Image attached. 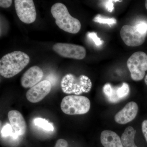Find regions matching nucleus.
Instances as JSON below:
<instances>
[{
	"label": "nucleus",
	"instance_id": "nucleus-1",
	"mask_svg": "<svg viewBox=\"0 0 147 147\" xmlns=\"http://www.w3.org/2000/svg\"><path fill=\"white\" fill-rule=\"evenodd\" d=\"M30 58L24 52L16 51L3 56L0 60V74L10 78L20 73L29 63Z\"/></svg>",
	"mask_w": 147,
	"mask_h": 147
},
{
	"label": "nucleus",
	"instance_id": "nucleus-2",
	"mask_svg": "<svg viewBox=\"0 0 147 147\" xmlns=\"http://www.w3.org/2000/svg\"><path fill=\"white\" fill-rule=\"evenodd\" d=\"M51 13L55 18V22L59 28L69 33H77L81 28V24L78 19L69 14L66 6L60 3L53 5Z\"/></svg>",
	"mask_w": 147,
	"mask_h": 147
},
{
	"label": "nucleus",
	"instance_id": "nucleus-3",
	"mask_svg": "<svg viewBox=\"0 0 147 147\" xmlns=\"http://www.w3.org/2000/svg\"><path fill=\"white\" fill-rule=\"evenodd\" d=\"M61 87L65 93L79 95L83 93L89 92L91 89L92 83L89 77L85 75L77 77L68 74L62 79Z\"/></svg>",
	"mask_w": 147,
	"mask_h": 147
},
{
	"label": "nucleus",
	"instance_id": "nucleus-4",
	"mask_svg": "<svg viewBox=\"0 0 147 147\" xmlns=\"http://www.w3.org/2000/svg\"><path fill=\"white\" fill-rule=\"evenodd\" d=\"M61 108L63 113L67 115H84L89 111L90 102L85 96L69 95L62 99Z\"/></svg>",
	"mask_w": 147,
	"mask_h": 147
},
{
	"label": "nucleus",
	"instance_id": "nucleus-5",
	"mask_svg": "<svg viewBox=\"0 0 147 147\" xmlns=\"http://www.w3.org/2000/svg\"><path fill=\"white\" fill-rule=\"evenodd\" d=\"M127 65L131 79L135 81H141L147 70V55L141 51L136 52L129 58Z\"/></svg>",
	"mask_w": 147,
	"mask_h": 147
},
{
	"label": "nucleus",
	"instance_id": "nucleus-6",
	"mask_svg": "<svg viewBox=\"0 0 147 147\" xmlns=\"http://www.w3.org/2000/svg\"><path fill=\"white\" fill-rule=\"evenodd\" d=\"M15 9L17 16L23 23L30 24L36 18V11L32 0H15Z\"/></svg>",
	"mask_w": 147,
	"mask_h": 147
},
{
	"label": "nucleus",
	"instance_id": "nucleus-7",
	"mask_svg": "<svg viewBox=\"0 0 147 147\" xmlns=\"http://www.w3.org/2000/svg\"><path fill=\"white\" fill-rule=\"evenodd\" d=\"M53 49L61 57L76 59H83L86 54V51L84 47L70 43H56L53 45Z\"/></svg>",
	"mask_w": 147,
	"mask_h": 147
},
{
	"label": "nucleus",
	"instance_id": "nucleus-8",
	"mask_svg": "<svg viewBox=\"0 0 147 147\" xmlns=\"http://www.w3.org/2000/svg\"><path fill=\"white\" fill-rule=\"evenodd\" d=\"M120 36L127 45L136 47L144 43L146 34L139 31L134 26L126 25L123 26L121 29Z\"/></svg>",
	"mask_w": 147,
	"mask_h": 147
},
{
	"label": "nucleus",
	"instance_id": "nucleus-9",
	"mask_svg": "<svg viewBox=\"0 0 147 147\" xmlns=\"http://www.w3.org/2000/svg\"><path fill=\"white\" fill-rule=\"evenodd\" d=\"M51 89L52 85L49 81H41L27 91V99L32 103L39 102L49 94Z\"/></svg>",
	"mask_w": 147,
	"mask_h": 147
},
{
	"label": "nucleus",
	"instance_id": "nucleus-10",
	"mask_svg": "<svg viewBox=\"0 0 147 147\" xmlns=\"http://www.w3.org/2000/svg\"><path fill=\"white\" fill-rule=\"evenodd\" d=\"M43 74V71L39 67L37 66L32 67L21 77V86L26 88L34 86L41 81Z\"/></svg>",
	"mask_w": 147,
	"mask_h": 147
},
{
	"label": "nucleus",
	"instance_id": "nucleus-11",
	"mask_svg": "<svg viewBox=\"0 0 147 147\" xmlns=\"http://www.w3.org/2000/svg\"><path fill=\"white\" fill-rule=\"evenodd\" d=\"M138 112V106L136 102L131 101L128 102L123 109L115 116V121L117 123L125 124L134 119Z\"/></svg>",
	"mask_w": 147,
	"mask_h": 147
},
{
	"label": "nucleus",
	"instance_id": "nucleus-12",
	"mask_svg": "<svg viewBox=\"0 0 147 147\" xmlns=\"http://www.w3.org/2000/svg\"><path fill=\"white\" fill-rule=\"evenodd\" d=\"M8 118L15 133L18 136L24 135L26 131L27 125L22 114L17 110H10L8 113Z\"/></svg>",
	"mask_w": 147,
	"mask_h": 147
},
{
	"label": "nucleus",
	"instance_id": "nucleus-13",
	"mask_svg": "<svg viewBox=\"0 0 147 147\" xmlns=\"http://www.w3.org/2000/svg\"><path fill=\"white\" fill-rule=\"evenodd\" d=\"M100 139L101 144L104 147H123L121 140L118 135L111 130L102 131Z\"/></svg>",
	"mask_w": 147,
	"mask_h": 147
},
{
	"label": "nucleus",
	"instance_id": "nucleus-14",
	"mask_svg": "<svg viewBox=\"0 0 147 147\" xmlns=\"http://www.w3.org/2000/svg\"><path fill=\"white\" fill-rule=\"evenodd\" d=\"M136 131L133 127H127L121 137L123 147H138L134 143V137Z\"/></svg>",
	"mask_w": 147,
	"mask_h": 147
},
{
	"label": "nucleus",
	"instance_id": "nucleus-15",
	"mask_svg": "<svg viewBox=\"0 0 147 147\" xmlns=\"http://www.w3.org/2000/svg\"><path fill=\"white\" fill-rule=\"evenodd\" d=\"M103 92L110 102H116L119 101L116 95L115 89L110 84L105 85L103 88Z\"/></svg>",
	"mask_w": 147,
	"mask_h": 147
},
{
	"label": "nucleus",
	"instance_id": "nucleus-16",
	"mask_svg": "<svg viewBox=\"0 0 147 147\" xmlns=\"http://www.w3.org/2000/svg\"><path fill=\"white\" fill-rule=\"evenodd\" d=\"M34 123L35 125L40 127L46 131H53L54 129L53 125L45 119L40 118L35 119L34 120Z\"/></svg>",
	"mask_w": 147,
	"mask_h": 147
},
{
	"label": "nucleus",
	"instance_id": "nucleus-17",
	"mask_svg": "<svg viewBox=\"0 0 147 147\" xmlns=\"http://www.w3.org/2000/svg\"><path fill=\"white\" fill-rule=\"evenodd\" d=\"M116 95L119 100L128 95L129 92V87L127 83H124L121 86L115 89Z\"/></svg>",
	"mask_w": 147,
	"mask_h": 147
},
{
	"label": "nucleus",
	"instance_id": "nucleus-18",
	"mask_svg": "<svg viewBox=\"0 0 147 147\" xmlns=\"http://www.w3.org/2000/svg\"><path fill=\"white\" fill-rule=\"evenodd\" d=\"M93 21L99 24H108L109 26L117 23V20L115 18H104L99 14L94 17L93 19Z\"/></svg>",
	"mask_w": 147,
	"mask_h": 147
},
{
	"label": "nucleus",
	"instance_id": "nucleus-19",
	"mask_svg": "<svg viewBox=\"0 0 147 147\" xmlns=\"http://www.w3.org/2000/svg\"><path fill=\"white\" fill-rule=\"evenodd\" d=\"M88 36L90 38H91L94 42H95L96 45L97 46H99L102 45V40H100V38L97 36V35L94 32H89L88 34Z\"/></svg>",
	"mask_w": 147,
	"mask_h": 147
},
{
	"label": "nucleus",
	"instance_id": "nucleus-20",
	"mask_svg": "<svg viewBox=\"0 0 147 147\" xmlns=\"http://www.w3.org/2000/svg\"><path fill=\"white\" fill-rule=\"evenodd\" d=\"M136 28L143 33L147 34V24L144 22H140L134 25Z\"/></svg>",
	"mask_w": 147,
	"mask_h": 147
},
{
	"label": "nucleus",
	"instance_id": "nucleus-21",
	"mask_svg": "<svg viewBox=\"0 0 147 147\" xmlns=\"http://www.w3.org/2000/svg\"><path fill=\"white\" fill-rule=\"evenodd\" d=\"M122 1H104V6L108 11L112 12L114 10V7L113 2H121Z\"/></svg>",
	"mask_w": 147,
	"mask_h": 147
},
{
	"label": "nucleus",
	"instance_id": "nucleus-22",
	"mask_svg": "<svg viewBox=\"0 0 147 147\" xmlns=\"http://www.w3.org/2000/svg\"><path fill=\"white\" fill-rule=\"evenodd\" d=\"M12 130L11 128V126L9 125L5 126L4 128H3L2 131V134L4 137H7L8 135H11L12 134Z\"/></svg>",
	"mask_w": 147,
	"mask_h": 147
},
{
	"label": "nucleus",
	"instance_id": "nucleus-23",
	"mask_svg": "<svg viewBox=\"0 0 147 147\" xmlns=\"http://www.w3.org/2000/svg\"><path fill=\"white\" fill-rule=\"evenodd\" d=\"M12 2V0H1L0 6L3 8H8L11 5Z\"/></svg>",
	"mask_w": 147,
	"mask_h": 147
},
{
	"label": "nucleus",
	"instance_id": "nucleus-24",
	"mask_svg": "<svg viewBox=\"0 0 147 147\" xmlns=\"http://www.w3.org/2000/svg\"><path fill=\"white\" fill-rule=\"evenodd\" d=\"M54 147H68V143L64 139H59L58 140Z\"/></svg>",
	"mask_w": 147,
	"mask_h": 147
},
{
	"label": "nucleus",
	"instance_id": "nucleus-25",
	"mask_svg": "<svg viewBox=\"0 0 147 147\" xmlns=\"http://www.w3.org/2000/svg\"><path fill=\"white\" fill-rule=\"evenodd\" d=\"M142 131L147 142V120L144 121L142 123Z\"/></svg>",
	"mask_w": 147,
	"mask_h": 147
},
{
	"label": "nucleus",
	"instance_id": "nucleus-26",
	"mask_svg": "<svg viewBox=\"0 0 147 147\" xmlns=\"http://www.w3.org/2000/svg\"><path fill=\"white\" fill-rule=\"evenodd\" d=\"M145 82L146 84L147 85V74L145 78Z\"/></svg>",
	"mask_w": 147,
	"mask_h": 147
},
{
	"label": "nucleus",
	"instance_id": "nucleus-27",
	"mask_svg": "<svg viewBox=\"0 0 147 147\" xmlns=\"http://www.w3.org/2000/svg\"><path fill=\"white\" fill-rule=\"evenodd\" d=\"M145 6H146V8L147 10V0L146 1V2H145Z\"/></svg>",
	"mask_w": 147,
	"mask_h": 147
}]
</instances>
